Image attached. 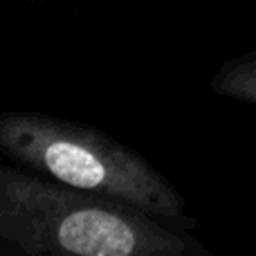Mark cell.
<instances>
[{"instance_id":"7a4b0ae2","label":"cell","mask_w":256,"mask_h":256,"mask_svg":"<svg viewBox=\"0 0 256 256\" xmlns=\"http://www.w3.org/2000/svg\"><path fill=\"white\" fill-rule=\"evenodd\" d=\"M0 150L34 173L135 204L186 230L196 227L171 180L135 148L94 126L45 112H4L0 117Z\"/></svg>"},{"instance_id":"277c9868","label":"cell","mask_w":256,"mask_h":256,"mask_svg":"<svg viewBox=\"0 0 256 256\" xmlns=\"http://www.w3.org/2000/svg\"><path fill=\"white\" fill-rule=\"evenodd\" d=\"M20 2H30V4H43V2H48V0H20Z\"/></svg>"},{"instance_id":"3957f363","label":"cell","mask_w":256,"mask_h":256,"mask_svg":"<svg viewBox=\"0 0 256 256\" xmlns=\"http://www.w3.org/2000/svg\"><path fill=\"white\" fill-rule=\"evenodd\" d=\"M212 90L220 97L256 106V50L227 58L214 72Z\"/></svg>"},{"instance_id":"6da1fadb","label":"cell","mask_w":256,"mask_h":256,"mask_svg":"<svg viewBox=\"0 0 256 256\" xmlns=\"http://www.w3.org/2000/svg\"><path fill=\"white\" fill-rule=\"evenodd\" d=\"M186 227L30 168L0 166V245L20 256H212Z\"/></svg>"}]
</instances>
